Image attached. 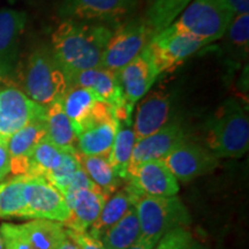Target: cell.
Returning <instances> with one entry per match:
<instances>
[{"mask_svg":"<svg viewBox=\"0 0 249 249\" xmlns=\"http://www.w3.org/2000/svg\"><path fill=\"white\" fill-rule=\"evenodd\" d=\"M60 103L76 136L96 121L116 114L110 105L101 101L90 90L79 86H70Z\"/></svg>","mask_w":249,"mask_h":249,"instance_id":"cell-14","label":"cell"},{"mask_svg":"<svg viewBox=\"0 0 249 249\" xmlns=\"http://www.w3.org/2000/svg\"><path fill=\"white\" fill-rule=\"evenodd\" d=\"M189 249H205L201 244H197V242H193L191 248Z\"/></svg>","mask_w":249,"mask_h":249,"instance_id":"cell-40","label":"cell"},{"mask_svg":"<svg viewBox=\"0 0 249 249\" xmlns=\"http://www.w3.org/2000/svg\"><path fill=\"white\" fill-rule=\"evenodd\" d=\"M76 154L77 151L70 152L61 166L55 170L54 172H52L48 178H46V180H48L50 183H52L61 194L66 191L67 187L71 185V180L75 177L76 172L81 169Z\"/></svg>","mask_w":249,"mask_h":249,"instance_id":"cell-32","label":"cell"},{"mask_svg":"<svg viewBox=\"0 0 249 249\" xmlns=\"http://www.w3.org/2000/svg\"><path fill=\"white\" fill-rule=\"evenodd\" d=\"M172 123V96L164 89L149 91L136 107L132 127L136 140L147 138Z\"/></svg>","mask_w":249,"mask_h":249,"instance_id":"cell-15","label":"cell"},{"mask_svg":"<svg viewBox=\"0 0 249 249\" xmlns=\"http://www.w3.org/2000/svg\"><path fill=\"white\" fill-rule=\"evenodd\" d=\"M58 249H79V247H77L75 242L67 236V238L62 241V244L59 246Z\"/></svg>","mask_w":249,"mask_h":249,"instance_id":"cell-39","label":"cell"},{"mask_svg":"<svg viewBox=\"0 0 249 249\" xmlns=\"http://www.w3.org/2000/svg\"><path fill=\"white\" fill-rule=\"evenodd\" d=\"M27 15L15 9L0 11V80L14 71L18 42L26 27Z\"/></svg>","mask_w":249,"mask_h":249,"instance_id":"cell-19","label":"cell"},{"mask_svg":"<svg viewBox=\"0 0 249 249\" xmlns=\"http://www.w3.org/2000/svg\"><path fill=\"white\" fill-rule=\"evenodd\" d=\"M233 18L223 0H193L171 27L209 44L225 36Z\"/></svg>","mask_w":249,"mask_h":249,"instance_id":"cell-5","label":"cell"},{"mask_svg":"<svg viewBox=\"0 0 249 249\" xmlns=\"http://www.w3.org/2000/svg\"><path fill=\"white\" fill-rule=\"evenodd\" d=\"M186 140L188 138L183 127L178 121H172L158 132L136 141L128 170L144 161L164 160L170 152Z\"/></svg>","mask_w":249,"mask_h":249,"instance_id":"cell-17","label":"cell"},{"mask_svg":"<svg viewBox=\"0 0 249 249\" xmlns=\"http://www.w3.org/2000/svg\"><path fill=\"white\" fill-rule=\"evenodd\" d=\"M152 37V31L145 18H132L124 21L112 30L102 67L118 73L147 48Z\"/></svg>","mask_w":249,"mask_h":249,"instance_id":"cell-6","label":"cell"},{"mask_svg":"<svg viewBox=\"0 0 249 249\" xmlns=\"http://www.w3.org/2000/svg\"><path fill=\"white\" fill-rule=\"evenodd\" d=\"M70 209L66 229L74 232H88L101 214L107 197L97 186L82 188L65 196Z\"/></svg>","mask_w":249,"mask_h":249,"instance_id":"cell-18","label":"cell"},{"mask_svg":"<svg viewBox=\"0 0 249 249\" xmlns=\"http://www.w3.org/2000/svg\"><path fill=\"white\" fill-rule=\"evenodd\" d=\"M11 172V160L7 150V142L0 140V183Z\"/></svg>","mask_w":249,"mask_h":249,"instance_id":"cell-36","label":"cell"},{"mask_svg":"<svg viewBox=\"0 0 249 249\" xmlns=\"http://www.w3.org/2000/svg\"><path fill=\"white\" fill-rule=\"evenodd\" d=\"M136 141L138 140H136L132 124L119 121L113 145L108 155V161L117 176L123 180L127 179V173H128V167Z\"/></svg>","mask_w":249,"mask_h":249,"instance_id":"cell-27","label":"cell"},{"mask_svg":"<svg viewBox=\"0 0 249 249\" xmlns=\"http://www.w3.org/2000/svg\"><path fill=\"white\" fill-rule=\"evenodd\" d=\"M140 0H62L59 17L64 21L119 24L138 7Z\"/></svg>","mask_w":249,"mask_h":249,"instance_id":"cell-7","label":"cell"},{"mask_svg":"<svg viewBox=\"0 0 249 249\" xmlns=\"http://www.w3.org/2000/svg\"><path fill=\"white\" fill-rule=\"evenodd\" d=\"M141 196V193L129 182H127L126 186L108 196L103 205V209L97 220L90 227L88 231L89 234L99 240L110 227L119 222L132 208L135 207L136 202Z\"/></svg>","mask_w":249,"mask_h":249,"instance_id":"cell-21","label":"cell"},{"mask_svg":"<svg viewBox=\"0 0 249 249\" xmlns=\"http://www.w3.org/2000/svg\"><path fill=\"white\" fill-rule=\"evenodd\" d=\"M67 80L70 86H79L90 90L101 101L113 108L118 120L132 124V118L127 114L124 108V93L117 73L104 67H98L71 74L67 76Z\"/></svg>","mask_w":249,"mask_h":249,"instance_id":"cell-11","label":"cell"},{"mask_svg":"<svg viewBox=\"0 0 249 249\" xmlns=\"http://www.w3.org/2000/svg\"><path fill=\"white\" fill-rule=\"evenodd\" d=\"M18 80L24 95L43 107L60 102L70 88L66 73L48 48L36 49L29 55Z\"/></svg>","mask_w":249,"mask_h":249,"instance_id":"cell-2","label":"cell"},{"mask_svg":"<svg viewBox=\"0 0 249 249\" xmlns=\"http://www.w3.org/2000/svg\"><path fill=\"white\" fill-rule=\"evenodd\" d=\"M192 1L193 0H154L145 18L152 35H157L169 28Z\"/></svg>","mask_w":249,"mask_h":249,"instance_id":"cell-30","label":"cell"},{"mask_svg":"<svg viewBox=\"0 0 249 249\" xmlns=\"http://www.w3.org/2000/svg\"><path fill=\"white\" fill-rule=\"evenodd\" d=\"M142 239L157 245L163 236L191 224V214L178 196L157 197L142 195L135 204Z\"/></svg>","mask_w":249,"mask_h":249,"instance_id":"cell-4","label":"cell"},{"mask_svg":"<svg viewBox=\"0 0 249 249\" xmlns=\"http://www.w3.org/2000/svg\"><path fill=\"white\" fill-rule=\"evenodd\" d=\"M26 176H14L0 183V218H24L26 201L23 189Z\"/></svg>","mask_w":249,"mask_h":249,"instance_id":"cell-29","label":"cell"},{"mask_svg":"<svg viewBox=\"0 0 249 249\" xmlns=\"http://www.w3.org/2000/svg\"><path fill=\"white\" fill-rule=\"evenodd\" d=\"M142 195L177 196L179 183L163 160H149L128 170L127 179Z\"/></svg>","mask_w":249,"mask_h":249,"instance_id":"cell-16","label":"cell"},{"mask_svg":"<svg viewBox=\"0 0 249 249\" xmlns=\"http://www.w3.org/2000/svg\"><path fill=\"white\" fill-rule=\"evenodd\" d=\"M46 117V107L31 101L13 87L0 90V140H7L37 118Z\"/></svg>","mask_w":249,"mask_h":249,"instance_id":"cell-12","label":"cell"},{"mask_svg":"<svg viewBox=\"0 0 249 249\" xmlns=\"http://www.w3.org/2000/svg\"><path fill=\"white\" fill-rule=\"evenodd\" d=\"M124 99V108L132 118L135 107L160 75L152 60L150 52L145 48L135 59L117 73Z\"/></svg>","mask_w":249,"mask_h":249,"instance_id":"cell-10","label":"cell"},{"mask_svg":"<svg viewBox=\"0 0 249 249\" xmlns=\"http://www.w3.org/2000/svg\"><path fill=\"white\" fill-rule=\"evenodd\" d=\"M205 45L202 40L179 33L170 26L152 37L147 49L156 68L161 74L163 71H173Z\"/></svg>","mask_w":249,"mask_h":249,"instance_id":"cell-9","label":"cell"},{"mask_svg":"<svg viewBox=\"0 0 249 249\" xmlns=\"http://www.w3.org/2000/svg\"><path fill=\"white\" fill-rule=\"evenodd\" d=\"M113 28L101 23L62 21L52 34V52L66 76L102 67Z\"/></svg>","mask_w":249,"mask_h":249,"instance_id":"cell-1","label":"cell"},{"mask_svg":"<svg viewBox=\"0 0 249 249\" xmlns=\"http://www.w3.org/2000/svg\"><path fill=\"white\" fill-rule=\"evenodd\" d=\"M76 157L81 169L85 171L93 185L98 187L105 197L107 198L120 188L123 179H120L112 169L107 157L86 156L80 154L79 151H77Z\"/></svg>","mask_w":249,"mask_h":249,"instance_id":"cell-25","label":"cell"},{"mask_svg":"<svg viewBox=\"0 0 249 249\" xmlns=\"http://www.w3.org/2000/svg\"><path fill=\"white\" fill-rule=\"evenodd\" d=\"M141 227L135 207L110 227L99 239L104 249H128L141 239Z\"/></svg>","mask_w":249,"mask_h":249,"instance_id":"cell-26","label":"cell"},{"mask_svg":"<svg viewBox=\"0 0 249 249\" xmlns=\"http://www.w3.org/2000/svg\"><path fill=\"white\" fill-rule=\"evenodd\" d=\"M227 43L233 51L241 52L242 55L248 53V39H249V15H236L230 23L226 30Z\"/></svg>","mask_w":249,"mask_h":249,"instance_id":"cell-31","label":"cell"},{"mask_svg":"<svg viewBox=\"0 0 249 249\" xmlns=\"http://www.w3.org/2000/svg\"><path fill=\"white\" fill-rule=\"evenodd\" d=\"M163 161L178 181L186 182L213 172L219 164V158L208 148L186 140Z\"/></svg>","mask_w":249,"mask_h":249,"instance_id":"cell-13","label":"cell"},{"mask_svg":"<svg viewBox=\"0 0 249 249\" xmlns=\"http://www.w3.org/2000/svg\"><path fill=\"white\" fill-rule=\"evenodd\" d=\"M26 219H49L66 224L70 209L64 195L43 177L26 176L23 189Z\"/></svg>","mask_w":249,"mask_h":249,"instance_id":"cell-8","label":"cell"},{"mask_svg":"<svg viewBox=\"0 0 249 249\" xmlns=\"http://www.w3.org/2000/svg\"><path fill=\"white\" fill-rule=\"evenodd\" d=\"M149 1H151V2H152V1H154V0H149Z\"/></svg>","mask_w":249,"mask_h":249,"instance_id":"cell-42","label":"cell"},{"mask_svg":"<svg viewBox=\"0 0 249 249\" xmlns=\"http://www.w3.org/2000/svg\"><path fill=\"white\" fill-rule=\"evenodd\" d=\"M155 246L156 245L152 244V242L147 241V240H144V239L141 238L139 242H136L135 245L132 246V247H129L128 249H154Z\"/></svg>","mask_w":249,"mask_h":249,"instance_id":"cell-38","label":"cell"},{"mask_svg":"<svg viewBox=\"0 0 249 249\" xmlns=\"http://www.w3.org/2000/svg\"><path fill=\"white\" fill-rule=\"evenodd\" d=\"M208 149L218 158H239L248 151L249 120L242 105L227 99L208 123Z\"/></svg>","mask_w":249,"mask_h":249,"instance_id":"cell-3","label":"cell"},{"mask_svg":"<svg viewBox=\"0 0 249 249\" xmlns=\"http://www.w3.org/2000/svg\"><path fill=\"white\" fill-rule=\"evenodd\" d=\"M0 236L4 249H34L20 231L18 224L2 223L0 225Z\"/></svg>","mask_w":249,"mask_h":249,"instance_id":"cell-34","label":"cell"},{"mask_svg":"<svg viewBox=\"0 0 249 249\" xmlns=\"http://www.w3.org/2000/svg\"><path fill=\"white\" fill-rule=\"evenodd\" d=\"M119 120L116 114L96 121L77 135V151L86 156L110 155Z\"/></svg>","mask_w":249,"mask_h":249,"instance_id":"cell-22","label":"cell"},{"mask_svg":"<svg viewBox=\"0 0 249 249\" xmlns=\"http://www.w3.org/2000/svg\"><path fill=\"white\" fill-rule=\"evenodd\" d=\"M225 5L229 7L232 14L236 15L248 14L249 11V0H223Z\"/></svg>","mask_w":249,"mask_h":249,"instance_id":"cell-37","label":"cell"},{"mask_svg":"<svg viewBox=\"0 0 249 249\" xmlns=\"http://www.w3.org/2000/svg\"><path fill=\"white\" fill-rule=\"evenodd\" d=\"M18 225L34 249H58L67 238L66 226L54 220L30 219Z\"/></svg>","mask_w":249,"mask_h":249,"instance_id":"cell-24","label":"cell"},{"mask_svg":"<svg viewBox=\"0 0 249 249\" xmlns=\"http://www.w3.org/2000/svg\"><path fill=\"white\" fill-rule=\"evenodd\" d=\"M45 118H37L30 121L7 140L11 172L14 176L27 174L30 154L36 145L45 139Z\"/></svg>","mask_w":249,"mask_h":249,"instance_id":"cell-20","label":"cell"},{"mask_svg":"<svg viewBox=\"0 0 249 249\" xmlns=\"http://www.w3.org/2000/svg\"><path fill=\"white\" fill-rule=\"evenodd\" d=\"M68 154L70 152L61 150L46 139H43L30 154L26 176L43 177L46 179L61 166Z\"/></svg>","mask_w":249,"mask_h":249,"instance_id":"cell-28","label":"cell"},{"mask_svg":"<svg viewBox=\"0 0 249 249\" xmlns=\"http://www.w3.org/2000/svg\"><path fill=\"white\" fill-rule=\"evenodd\" d=\"M67 236L75 242L79 249H104L101 240L93 238L88 232H74L66 229Z\"/></svg>","mask_w":249,"mask_h":249,"instance_id":"cell-35","label":"cell"},{"mask_svg":"<svg viewBox=\"0 0 249 249\" xmlns=\"http://www.w3.org/2000/svg\"><path fill=\"white\" fill-rule=\"evenodd\" d=\"M45 128V139L55 147L67 152L77 151L76 133L60 102L46 107Z\"/></svg>","mask_w":249,"mask_h":249,"instance_id":"cell-23","label":"cell"},{"mask_svg":"<svg viewBox=\"0 0 249 249\" xmlns=\"http://www.w3.org/2000/svg\"><path fill=\"white\" fill-rule=\"evenodd\" d=\"M0 249H4V245H2V240H1V236H0Z\"/></svg>","mask_w":249,"mask_h":249,"instance_id":"cell-41","label":"cell"},{"mask_svg":"<svg viewBox=\"0 0 249 249\" xmlns=\"http://www.w3.org/2000/svg\"><path fill=\"white\" fill-rule=\"evenodd\" d=\"M192 244V233L187 227H178L166 233L154 249H189Z\"/></svg>","mask_w":249,"mask_h":249,"instance_id":"cell-33","label":"cell"}]
</instances>
